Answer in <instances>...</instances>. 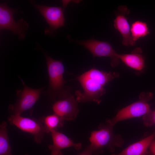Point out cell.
Here are the masks:
<instances>
[{
    "label": "cell",
    "mask_w": 155,
    "mask_h": 155,
    "mask_svg": "<svg viewBox=\"0 0 155 155\" xmlns=\"http://www.w3.org/2000/svg\"><path fill=\"white\" fill-rule=\"evenodd\" d=\"M130 30L132 40L135 43L140 38L144 37L150 33L146 23L139 20L135 21L132 24Z\"/></svg>",
    "instance_id": "2e32d148"
},
{
    "label": "cell",
    "mask_w": 155,
    "mask_h": 155,
    "mask_svg": "<svg viewBox=\"0 0 155 155\" xmlns=\"http://www.w3.org/2000/svg\"><path fill=\"white\" fill-rule=\"evenodd\" d=\"M119 75L117 72H104L93 68L77 76L83 91H75L76 100L78 102L93 101L100 103L101 97L106 93L105 85Z\"/></svg>",
    "instance_id": "6da1fadb"
},
{
    "label": "cell",
    "mask_w": 155,
    "mask_h": 155,
    "mask_svg": "<svg viewBox=\"0 0 155 155\" xmlns=\"http://www.w3.org/2000/svg\"><path fill=\"white\" fill-rule=\"evenodd\" d=\"M119 58L126 65L136 70L141 71L144 67V58L140 48H136L130 54H119Z\"/></svg>",
    "instance_id": "5bb4252c"
},
{
    "label": "cell",
    "mask_w": 155,
    "mask_h": 155,
    "mask_svg": "<svg viewBox=\"0 0 155 155\" xmlns=\"http://www.w3.org/2000/svg\"><path fill=\"white\" fill-rule=\"evenodd\" d=\"M7 122L3 121L0 125V155H13L9 143Z\"/></svg>",
    "instance_id": "9a60e30c"
},
{
    "label": "cell",
    "mask_w": 155,
    "mask_h": 155,
    "mask_svg": "<svg viewBox=\"0 0 155 155\" xmlns=\"http://www.w3.org/2000/svg\"><path fill=\"white\" fill-rule=\"evenodd\" d=\"M148 155H155V140L151 143L148 149Z\"/></svg>",
    "instance_id": "d6986e66"
},
{
    "label": "cell",
    "mask_w": 155,
    "mask_h": 155,
    "mask_svg": "<svg viewBox=\"0 0 155 155\" xmlns=\"http://www.w3.org/2000/svg\"><path fill=\"white\" fill-rule=\"evenodd\" d=\"M152 97L153 94L151 92L141 93L138 101L122 108L113 118L107 119L106 122L114 126L120 121L143 116L151 111L148 102Z\"/></svg>",
    "instance_id": "277c9868"
},
{
    "label": "cell",
    "mask_w": 155,
    "mask_h": 155,
    "mask_svg": "<svg viewBox=\"0 0 155 155\" xmlns=\"http://www.w3.org/2000/svg\"><path fill=\"white\" fill-rule=\"evenodd\" d=\"M92 152L89 146L78 155H92Z\"/></svg>",
    "instance_id": "ffe728a7"
},
{
    "label": "cell",
    "mask_w": 155,
    "mask_h": 155,
    "mask_svg": "<svg viewBox=\"0 0 155 155\" xmlns=\"http://www.w3.org/2000/svg\"><path fill=\"white\" fill-rule=\"evenodd\" d=\"M48 133L51 130L57 131L63 125L64 120L57 115L53 113L41 118Z\"/></svg>",
    "instance_id": "e0dca14e"
},
{
    "label": "cell",
    "mask_w": 155,
    "mask_h": 155,
    "mask_svg": "<svg viewBox=\"0 0 155 155\" xmlns=\"http://www.w3.org/2000/svg\"><path fill=\"white\" fill-rule=\"evenodd\" d=\"M55 101L52 106L55 113L64 120H71L77 117L79 111L78 101L71 94Z\"/></svg>",
    "instance_id": "8fae6325"
},
{
    "label": "cell",
    "mask_w": 155,
    "mask_h": 155,
    "mask_svg": "<svg viewBox=\"0 0 155 155\" xmlns=\"http://www.w3.org/2000/svg\"><path fill=\"white\" fill-rule=\"evenodd\" d=\"M25 155H28L27 154H25Z\"/></svg>",
    "instance_id": "44dd1931"
},
{
    "label": "cell",
    "mask_w": 155,
    "mask_h": 155,
    "mask_svg": "<svg viewBox=\"0 0 155 155\" xmlns=\"http://www.w3.org/2000/svg\"><path fill=\"white\" fill-rule=\"evenodd\" d=\"M8 121L10 124L32 134L37 144L41 143L45 133H48L41 118L36 119L23 117L21 115H11L8 117Z\"/></svg>",
    "instance_id": "5b68a950"
},
{
    "label": "cell",
    "mask_w": 155,
    "mask_h": 155,
    "mask_svg": "<svg viewBox=\"0 0 155 155\" xmlns=\"http://www.w3.org/2000/svg\"><path fill=\"white\" fill-rule=\"evenodd\" d=\"M155 130L151 135L131 144L118 154L111 155H148V149L155 139Z\"/></svg>",
    "instance_id": "4fadbf2b"
},
{
    "label": "cell",
    "mask_w": 155,
    "mask_h": 155,
    "mask_svg": "<svg viewBox=\"0 0 155 155\" xmlns=\"http://www.w3.org/2000/svg\"><path fill=\"white\" fill-rule=\"evenodd\" d=\"M53 141L52 145H49L48 147L51 150V155H62L61 150L64 148L73 147L75 149L79 150L82 147L80 143H74L67 136L55 130L50 131Z\"/></svg>",
    "instance_id": "7c38bea8"
},
{
    "label": "cell",
    "mask_w": 155,
    "mask_h": 155,
    "mask_svg": "<svg viewBox=\"0 0 155 155\" xmlns=\"http://www.w3.org/2000/svg\"><path fill=\"white\" fill-rule=\"evenodd\" d=\"M15 9L10 8L6 3L0 5V29L8 30L15 34H17L20 40L25 37V32L28 29V25L23 19L21 18L18 22L15 21L13 14Z\"/></svg>",
    "instance_id": "ba28073f"
},
{
    "label": "cell",
    "mask_w": 155,
    "mask_h": 155,
    "mask_svg": "<svg viewBox=\"0 0 155 155\" xmlns=\"http://www.w3.org/2000/svg\"><path fill=\"white\" fill-rule=\"evenodd\" d=\"M32 2L31 1V3L40 12L49 25V27L45 30L46 34L53 33L58 28L65 26L64 11L66 7L63 5L62 7L49 6Z\"/></svg>",
    "instance_id": "9c48e42d"
},
{
    "label": "cell",
    "mask_w": 155,
    "mask_h": 155,
    "mask_svg": "<svg viewBox=\"0 0 155 155\" xmlns=\"http://www.w3.org/2000/svg\"><path fill=\"white\" fill-rule=\"evenodd\" d=\"M49 78L46 94L50 99L55 101L57 97L62 99L70 94V89L64 86V67L62 61L54 59L44 52Z\"/></svg>",
    "instance_id": "3957f363"
},
{
    "label": "cell",
    "mask_w": 155,
    "mask_h": 155,
    "mask_svg": "<svg viewBox=\"0 0 155 155\" xmlns=\"http://www.w3.org/2000/svg\"><path fill=\"white\" fill-rule=\"evenodd\" d=\"M113 127L105 122L98 126V130L92 131L89 138V146L94 155L102 154L106 149L110 152H114L115 148L122 146L124 141L119 134H115Z\"/></svg>",
    "instance_id": "7a4b0ae2"
},
{
    "label": "cell",
    "mask_w": 155,
    "mask_h": 155,
    "mask_svg": "<svg viewBox=\"0 0 155 155\" xmlns=\"http://www.w3.org/2000/svg\"><path fill=\"white\" fill-rule=\"evenodd\" d=\"M144 125L147 127L155 125V110L150 112L142 117Z\"/></svg>",
    "instance_id": "ac0fdd59"
},
{
    "label": "cell",
    "mask_w": 155,
    "mask_h": 155,
    "mask_svg": "<svg viewBox=\"0 0 155 155\" xmlns=\"http://www.w3.org/2000/svg\"><path fill=\"white\" fill-rule=\"evenodd\" d=\"M129 12L126 6H119L118 11L115 12V18L114 21V26L121 34L122 37V43L126 46L135 44L131 38L130 28L126 16Z\"/></svg>",
    "instance_id": "30bf717a"
},
{
    "label": "cell",
    "mask_w": 155,
    "mask_h": 155,
    "mask_svg": "<svg viewBox=\"0 0 155 155\" xmlns=\"http://www.w3.org/2000/svg\"><path fill=\"white\" fill-rule=\"evenodd\" d=\"M23 89L18 91V97L15 103L10 104L8 107L11 115H21L24 111L31 108L39 98L42 88L33 89L28 86L20 78Z\"/></svg>",
    "instance_id": "8992f818"
},
{
    "label": "cell",
    "mask_w": 155,
    "mask_h": 155,
    "mask_svg": "<svg viewBox=\"0 0 155 155\" xmlns=\"http://www.w3.org/2000/svg\"><path fill=\"white\" fill-rule=\"evenodd\" d=\"M68 38L71 41L84 47L94 57H109L111 60V65L112 67H114L118 64L120 60L119 54L116 53L108 42L98 40L94 38L84 40H79Z\"/></svg>",
    "instance_id": "52a82bcc"
}]
</instances>
